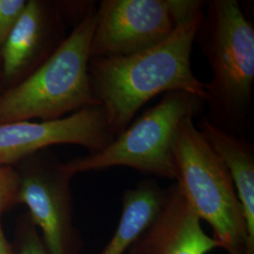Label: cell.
<instances>
[{
  "mask_svg": "<svg viewBox=\"0 0 254 254\" xmlns=\"http://www.w3.org/2000/svg\"><path fill=\"white\" fill-rule=\"evenodd\" d=\"M203 12L144 51L91 59L92 93L105 111L114 137L132 123L139 109L159 94L185 91L200 96L206 104V83L200 81L191 68L192 46Z\"/></svg>",
  "mask_w": 254,
  "mask_h": 254,
  "instance_id": "obj_1",
  "label": "cell"
},
{
  "mask_svg": "<svg viewBox=\"0 0 254 254\" xmlns=\"http://www.w3.org/2000/svg\"><path fill=\"white\" fill-rule=\"evenodd\" d=\"M195 42L208 62L210 122L237 136L250 116L254 83V28L236 0L206 4Z\"/></svg>",
  "mask_w": 254,
  "mask_h": 254,
  "instance_id": "obj_2",
  "label": "cell"
},
{
  "mask_svg": "<svg viewBox=\"0 0 254 254\" xmlns=\"http://www.w3.org/2000/svg\"><path fill=\"white\" fill-rule=\"evenodd\" d=\"M95 13L93 7L45 63L0 95V124L54 121L98 105L89 74Z\"/></svg>",
  "mask_w": 254,
  "mask_h": 254,
  "instance_id": "obj_3",
  "label": "cell"
},
{
  "mask_svg": "<svg viewBox=\"0 0 254 254\" xmlns=\"http://www.w3.org/2000/svg\"><path fill=\"white\" fill-rule=\"evenodd\" d=\"M192 117L178 127L173 153L175 183L192 208L213 230L218 248L243 254L245 220L225 165L200 134Z\"/></svg>",
  "mask_w": 254,
  "mask_h": 254,
  "instance_id": "obj_4",
  "label": "cell"
},
{
  "mask_svg": "<svg viewBox=\"0 0 254 254\" xmlns=\"http://www.w3.org/2000/svg\"><path fill=\"white\" fill-rule=\"evenodd\" d=\"M204 105V99L192 93H166L105 148L64 163L65 169L73 176L127 167L175 181L173 148L178 127L185 119L194 118Z\"/></svg>",
  "mask_w": 254,
  "mask_h": 254,
  "instance_id": "obj_5",
  "label": "cell"
},
{
  "mask_svg": "<svg viewBox=\"0 0 254 254\" xmlns=\"http://www.w3.org/2000/svg\"><path fill=\"white\" fill-rule=\"evenodd\" d=\"M19 164L15 203L27 206L48 254H78L81 244L73 226L70 187L73 176L49 149Z\"/></svg>",
  "mask_w": 254,
  "mask_h": 254,
  "instance_id": "obj_6",
  "label": "cell"
},
{
  "mask_svg": "<svg viewBox=\"0 0 254 254\" xmlns=\"http://www.w3.org/2000/svg\"><path fill=\"white\" fill-rule=\"evenodd\" d=\"M177 27L169 0H103L95 13L91 59L144 51Z\"/></svg>",
  "mask_w": 254,
  "mask_h": 254,
  "instance_id": "obj_7",
  "label": "cell"
},
{
  "mask_svg": "<svg viewBox=\"0 0 254 254\" xmlns=\"http://www.w3.org/2000/svg\"><path fill=\"white\" fill-rule=\"evenodd\" d=\"M105 111L87 107L54 121L0 124V167L21 163L51 146L74 144L95 153L113 140Z\"/></svg>",
  "mask_w": 254,
  "mask_h": 254,
  "instance_id": "obj_8",
  "label": "cell"
},
{
  "mask_svg": "<svg viewBox=\"0 0 254 254\" xmlns=\"http://www.w3.org/2000/svg\"><path fill=\"white\" fill-rule=\"evenodd\" d=\"M62 4L27 1L17 22L0 48L4 77L13 81L28 75L64 42Z\"/></svg>",
  "mask_w": 254,
  "mask_h": 254,
  "instance_id": "obj_9",
  "label": "cell"
},
{
  "mask_svg": "<svg viewBox=\"0 0 254 254\" xmlns=\"http://www.w3.org/2000/svg\"><path fill=\"white\" fill-rule=\"evenodd\" d=\"M218 248L175 183L166 190L160 208L127 254H208Z\"/></svg>",
  "mask_w": 254,
  "mask_h": 254,
  "instance_id": "obj_10",
  "label": "cell"
},
{
  "mask_svg": "<svg viewBox=\"0 0 254 254\" xmlns=\"http://www.w3.org/2000/svg\"><path fill=\"white\" fill-rule=\"evenodd\" d=\"M197 127L220 157L232 178L245 220L247 244L243 254H254V146L216 126L206 117L200 119Z\"/></svg>",
  "mask_w": 254,
  "mask_h": 254,
  "instance_id": "obj_11",
  "label": "cell"
},
{
  "mask_svg": "<svg viewBox=\"0 0 254 254\" xmlns=\"http://www.w3.org/2000/svg\"><path fill=\"white\" fill-rule=\"evenodd\" d=\"M166 190L152 179L142 180L125 192L118 225L101 254H127L129 247L154 218L164 200Z\"/></svg>",
  "mask_w": 254,
  "mask_h": 254,
  "instance_id": "obj_12",
  "label": "cell"
},
{
  "mask_svg": "<svg viewBox=\"0 0 254 254\" xmlns=\"http://www.w3.org/2000/svg\"><path fill=\"white\" fill-rule=\"evenodd\" d=\"M18 182L15 167H0V217L6 209L15 203Z\"/></svg>",
  "mask_w": 254,
  "mask_h": 254,
  "instance_id": "obj_13",
  "label": "cell"
},
{
  "mask_svg": "<svg viewBox=\"0 0 254 254\" xmlns=\"http://www.w3.org/2000/svg\"><path fill=\"white\" fill-rule=\"evenodd\" d=\"M26 3V0H0V48L25 9Z\"/></svg>",
  "mask_w": 254,
  "mask_h": 254,
  "instance_id": "obj_14",
  "label": "cell"
},
{
  "mask_svg": "<svg viewBox=\"0 0 254 254\" xmlns=\"http://www.w3.org/2000/svg\"><path fill=\"white\" fill-rule=\"evenodd\" d=\"M18 254H49L40 235L37 232L36 226L29 221H25V228L20 239Z\"/></svg>",
  "mask_w": 254,
  "mask_h": 254,
  "instance_id": "obj_15",
  "label": "cell"
},
{
  "mask_svg": "<svg viewBox=\"0 0 254 254\" xmlns=\"http://www.w3.org/2000/svg\"><path fill=\"white\" fill-rule=\"evenodd\" d=\"M0 254H11L9 246L8 245V242L3 234L1 224H0Z\"/></svg>",
  "mask_w": 254,
  "mask_h": 254,
  "instance_id": "obj_16",
  "label": "cell"
}]
</instances>
